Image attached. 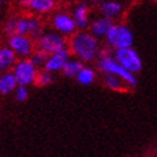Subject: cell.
Listing matches in <instances>:
<instances>
[{
	"mask_svg": "<svg viewBox=\"0 0 157 157\" xmlns=\"http://www.w3.org/2000/svg\"><path fill=\"white\" fill-rule=\"evenodd\" d=\"M36 43V49L43 50L44 53L53 54L56 52H59L63 49L68 48V40L67 37L62 36L56 31H44L43 35L35 41Z\"/></svg>",
	"mask_w": 157,
	"mask_h": 157,
	"instance_id": "5",
	"label": "cell"
},
{
	"mask_svg": "<svg viewBox=\"0 0 157 157\" xmlns=\"http://www.w3.org/2000/svg\"><path fill=\"white\" fill-rule=\"evenodd\" d=\"M84 66L85 64L81 61H78V59H76V58L71 57L70 59L66 62V64H64V67H63L61 74L64 77H67V78H76L77 75L80 74V71L84 68Z\"/></svg>",
	"mask_w": 157,
	"mask_h": 157,
	"instance_id": "17",
	"label": "cell"
},
{
	"mask_svg": "<svg viewBox=\"0 0 157 157\" xmlns=\"http://www.w3.org/2000/svg\"><path fill=\"white\" fill-rule=\"evenodd\" d=\"M6 45L13 50V53L17 56L18 59L30 58L31 54L36 49V43L34 39L25 35H19V34L8 36V44Z\"/></svg>",
	"mask_w": 157,
	"mask_h": 157,
	"instance_id": "9",
	"label": "cell"
},
{
	"mask_svg": "<svg viewBox=\"0 0 157 157\" xmlns=\"http://www.w3.org/2000/svg\"><path fill=\"white\" fill-rule=\"evenodd\" d=\"M30 59H31V62L34 63L37 68H41V70H43L44 66H45V63H47L48 54L44 53V52L40 50V49H35V52L31 54Z\"/></svg>",
	"mask_w": 157,
	"mask_h": 157,
	"instance_id": "21",
	"label": "cell"
},
{
	"mask_svg": "<svg viewBox=\"0 0 157 157\" xmlns=\"http://www.w3.org/2000/svg\"><path fill=\"white\" fill-rule=\"evenodd\" d=\"M16 2L18 3V4H21V5H27L29 4V2H30V0H16Z\"/></svg>",
	"mask_w": 157,
	"mask_h": 157,
	"instance_id": "24",
	"label": "cell"
},
{
	"mask_svg": "<svg viewBox=\"0 0 157 157\" xmlns=\"http://www.w3.org/2000/svg\"><path fill=\"white\" fill-rule=\"evenodd\" d=\"M115 59L119 62L121 66L129 72L134 75L139 74L143 68V59L140 54L138 53L134 47L132 48H125V49H119L112 52Z\"/></svg>",
	"mask_w": 157,
	"mask_h": 157,
	"instance_id": "6",
	"label": "cell"
},
{
	"mask_svg": "<svg viewBox=\"0 0 157 157\" xmlns=\"http://www.w3.org/2000/svg\"><path fill=\"white\" fill-rule=\"evenodd\" d=\"M44 32L43 21L36 16L25 14L17 17V29L16 34L29 36L36 41Z\"/></svg>",
	"mask_w": 157,
	"mask_h": 157,
	"instance_id": "7",
	"label": "cell"
},
{
	"mask_svg": "<svg viewBox=\"0 0 157 157\" xmlns=\"http://www.w3.org/2000/svg\"><path fill=\"white\" fill-rule=\"evenodd\" d=\"M70 58H71V53H70L68 48L59 50V52H56L53 54H49L47 63H45L43 70L48 71V72H52V74L62 72L64 64H66V62L70 59Z\"/></svg>",
	"mask_w": 157,
	"mask_h": 157,
	"instance_id": "12",
	"label": "cell"
},
{
	"mask_svg": "<svg viewBox=\"0 0 157 157\" xmlns=\"http://www.w3.org/2000/svg\"><path fill=\"white\" fill-rule=\"evenodd\" d=\"M26 8L30 12V14L40 18L53 14L57 8V0H30Z\"/></svg>",
	"mask_w": 157,
	"mask_h": 157,
	"instance_id": "13",
	"label": "cell"
},
{
	"mask_svg": "<svg viewBox=\"0 0 157 157\" xmlns=\"http://www.w3.org/2000/svg\"><path fill=\"white\" fill-rule=\"evenodd\" d=\"M104 44L112 52L132 48L134 45V34L126 23L115 22L104 37Z\"/></svg>",
	"mask_w": 157,
	"mask_h": 157,
	"instance_id": "3",
	"label": "cell"
},
{
	"mask_svg": "<svg viewBox=\"0 0 157 157\" xmlns=\"http://www.w3.org/2000/svg\"><path fill=\"white\" fill-rule=\"evenodd\" d=\"M39 71H40V68H37L31 62L30 58H22V59L17 61L12 70V74L14 75L18 85L29 88L30 85H35Z\"/></svg>",
	"mask_w": 157,
	"mask_h": 157,
	"instance_id": "4",
	"label": "cell"
},
{
	"mask_svg": "<svg viewBox=\"0 0 157 157\" xmlns=\"http://www.w3.org/2000/svg\"><path fill=\"white\" fill-rule=\"evenodd\" d=\"M68 50L71 56L81 61L84 64L97 62L102 53V44L88 30L77 31L68 39Z\"/></svg>",
	"mask_w": 157,
	"mask_h": 157,
	"instance_id": "1",
	"label": "cell"
},
{
	"mask_svg": "<svg viewBox=\"0 0 157 157\" xmlns=\"http://www.w3.org/2000/svg\"><path fill=\"white\" fill-rule=\"evenodd\" d=\"M50 26L53 31L61 34L64 37H71L75 32H77L76 23L74 21V17L67 10H57L50 17Z\"/></svg>",
	"mask_w": 157,
	"mask_h": 157,
	"instance_id": "8",
	"label": "cell"
},
{
	"mask_svg": "<svg viewBox=\"0 0 157 157\" xmlns=\"http://www.w3.org/2000/svg\"><path fill=\"white\" fill-rule=\"evenodd\" d=\"M0 8H2V5H0Z\"/></svg>",
	"mask_w": 157,
	"mask_h": 157,
	"instance_id": "28",
	"label": "cell"
},
{
	"mask_svg": "<svg viewBox=\"0 0 157 157\" xmlns=\"http://www.w3.org/2000/svg\"><path fill=\"white\" fill-rule=\"evenodd\" d=\"M16 29H17V17L12 16L9 18L5 19V22L3 23V30L8 36H12L16 34Z\"/></svg>",
	"mask_w": 157,
	"mask_h": 157,
	"instance_id": "22",
	"label": "cell"
},
{
	"mask_svg": "<svg viewBox=\"0 0 157 157\" xmlns=\"http://www.w3.org/2000/svg\"><path fill=\"white\" fill-rule=\"evenodd\" d=\"M95 64H97V70L99 71V72L109 74V75H113V76H117L119 78H121L128 89H134V88H136V85H138L136 75L129 72V71L124 68L121 64L115 59L113 53L109 52V49L102 50V53L98 57Z\"/></svg>",
	"mask_w": 157,
	"mask_h": 157,
	"instance_id": "2",
	"label": "cell"
},
{
	"mask_svg": "<svg viewBox=\"0 0 157 157\" xmlns=\"http://www.w3.org/2000/svg\"><path fill=\"white\" fill-rule=\"evenodd\" d=\"M71 14L74 17V21L76 23V27L78 31H84L89 29V25L91 22V9L88 3H78L74 6Z\"/></svg>",
	"mask_w": 157,
	"mask_h": 157,
	"instance_id": "11",
	"label": "cell"
},
{
	"mask_svg": "<svg viewBox=\"0 0 157 157\" xmlns=\"http://www.w3.org/2000/svg\"><path fill=\"white\" fill-rule=\"evenodd\" d=\"M130 2H139V0H130Z\"/></svg>",
	"mask_w": 157,
	"mask_h": 157,
	"instance_id": "27",
	"label": "cell"
},
{
	"mask_svg": "<svg viewBox=\"0 0 157 157\" xmlns=\"http://www.w3.org/2000/svg\"><path fill=\"white\" fill-rule=\"evenodd\" d=\"M53 81H54V74L48 72V71H45V70H40L37 74L35 85H37V86H40V88H44V86H49L50 84H53Z\"/></svg>",
	"mask_w": 157,
	"mask_h": 157,
	"instance_id": "20",
	"label": "cell"
},
{
	"mask_svg": "<svg viewBox=\"0 0 157 157\" xmlns=\"http://www.w3.org/2000/svg\"><path fill=\"white\" fill-rule=\"evenodd\" d=\"M75 80L80 85H84V86L91 85L97 80V71L90 66H84V68L80 71V74L77 75Z\"/></svg>",
	"mask_w": 157,
	"mask_h": 157,
	"instance_id": "19",
	"label": "cell"
},
{
	"mask_svg": "<svg viewBox=\"0 0 157 157\" xmlns=\"http://www.w3.org/2000/svg\"><path fill=\"white\" fill-rule=\"evenodd\" d=\"M13 95H14V99L17 102L27 101V98H29V88L22 86V85H18L17 89L14 90V93H13Z\"/></svg>",
	"mask_w": 157,
	"mask_h": 157,
	"instance_id": "23",
	"label": "cell"
},
{
	"mask_svg": "<svg viewBox=\"0 0 157 157\" xmlns=\"http://www.w3.org/2000/svg\"><path fill=\"white\" fill-rule=\"evenodd\" d=\"M102 82L107 89L113 90V91H124L128 89L121 78L113 75H109V74H102Z\"/></svg>",
	"mask_w": 157,
	"mask_h": 157,
	"instance_id": "18",
	"label": "cell"
},
{
	"mask_svg": "<svg viewBox=\"0 0 157 157\" xmlns=\"http://www.w3.org/2000/svg\"><path fill=\"white\" fill-rule=\"evenodd\" d=\"M18 58L13 53V50L8 45H2L0 47V74L10 72L17 63Z\"/></svg>",
	"mask_w": 157,
	"mask_h": 157,
	"instance_id": "15",
	"label": "cell"
},
{
	"mask_svg": "<svg viewBox=\"0 0 157 157\" xmlns=\"http://www.w3.org/2000/svg\"><path fill=\"white\" fill-rule=\"evenodd\" d=\"M98 13L112 22H119L125 13V5L121 0H102L98 4Z\"/></svg>",
	"mask_w": 157,
	"mask_h": 157,
	"instance_id": "10",
	"label": "cell"
},
{
	"mask_svg": "<svg viewBox=\"0 0 157 157\" xmlns=\"http://www.w3.org/2000/svg\"><path fill=\"white\" fill-rule=\"evenodd\" d=\"M18 86V82L16 80L14 75L10 72H4L0 74V95L2 97H8L14 93V90Z\"/></svg>",
	"mask_w": 157,
	"mask_h": 157,
	"instance_id": "16",
	"label": "cell"
},
{
	"mask_svg": "<svg viewBox=\"0 0 157 157\" xmlns=\"http://www.w3.org/2000/svg\"><path fill=\"white\" fill-rule=\"evenodd\" d=\"M113 23L115 22L109 21V19L104 18L102 16H97L94 18H91V22L89 25L88 31L94 37H97L98 40H101V39L104 40V37H106V35L108 34V31H109L111 27H112Z\"/></svg>",
	"mask_w": 157,
	"mask_h": 157,
	"instance_id": "14",
	"label": "cell"
},
{
	"mask_svg": "<svg viewBox=\"0 0 157 157\" xmlns=\"http://www.w3.org/2000/svg\"><path fill=\"white\" fill-rule=\"evenodd\" d=\"M89 2H90V3H93V4H97V5H98V4H99V3L102 2V0H89Z\"/></svg>",
	"mask_w": 157,
	"mask_h": 157,
	"instance_id": "25",
	"label": "cell"
},
{
	"mask_svg": "<svg viewBox=\"0 0 157 157\" xmlns=\"http://www.w3.org/2000/svg\"><path fill=\"white\" fill-rule=\"evenodd\" d=\"M9 0H0V5H3V4H5V3H8Z\"/></svg>",
	"mask_w": 157,
	"mask_h": 157,
	"instance_id": "26",
	"label": "cell"
}]
</instances>
